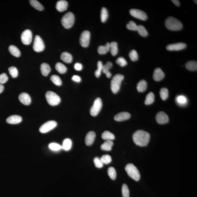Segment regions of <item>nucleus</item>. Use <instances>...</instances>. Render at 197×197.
<instances>
[{
  "label": "nucleus",
  "instance_id": "obj_15",
  "mask_svg": "<svg viewBox=\"0 0 197 197\" xmlns=\"http://www.w3.org/2000/svg\"><path fill=\"white\" fill-rule=\"evenodd\" d=\"M19 99L22 103L25 105H29L31 102V98L30 96L25 92L20 94Z\"/></svg>",
  "mask_w": 197,
  "mask_h": 197
},
{
  "label": "nucleus",
  "instance_id": "obj_27",
  "mask_svg": "<svg viewBox=\"0 0 197 197\" xmlns=\"http://www.w3.org/2000/svg\"><path fill=\"white\" fill-rule=\"evenodd\" d=\"M8 50L11 54L16 57H20L21 55V52L19 49L14 45H11L8 48Z\"/></svg>",
  "mask_w": 197,
  "mask_h": 197
},
{
  "label": "nucleus",
  "instance_id": "obj_10",
  "mask_svg": "<svg viewBox=\"0 0 197 197\" xmlns=\"http://www.w3.org/2000/svg\"><path fill=\"white\" fill-rule=\"evenodd\" d=\"M90 33L88 30H85L81 34L80 38V43L82 47L86 48L89 45Z\"/></svg>",
  "mask_w": 197,
  "mask_h": 197
},
{
  "label": "nucleus",
  "instance_id": "obj_44",
  "mask_svg": "<svg viewBox=\"0 0 197 197\" xmlns=\"http://www.w3.org/2000/svg\"><path fill=\"white\" fill-rule=\"evenodd\" d=\"M122 194L123 197H129V190L128 186L126 184H124L122 187Z\"/></svg>",
  "mask_w": 197,
  "mask_h": 197
},
{
  "label": "nucleus",
  "instance_id": "obj_3",
  "mask_svg": "<svg viewBox=\"0 0 197 197\" xmlns=\"http://www.w3.org/2000/svg\"><path fill=\"white\" fill-rule=\"evenodd\" d=\"M125 170L130 177L136 181L140 179V174L137 167L132 163H129L125 167Z\"/></svg>",
  "mask_w": 197,
  "mask_h": 197
},
{
  "label": "nucleus",
  "instance_id": "obj_20",
  "mask_svg": "<svg viewBox=\"0 0 197 197\" xmlns=\"http://www.w3.org/2000/svg\"><path fill=\"white\" fill-rule=\"evenodd\" d=\"M68 3L66 1L61 0L58 1L56 4V9L60 12H63L67 9Z\"/></svg>",
  "mask_w": 197,
  "mask_h": 197
},
{
  "label": "nucleus",
  "instance_id": "obj_55",
  "mask_svg": "<svg viewBox=\"0 0 197 197\" xmlns=\"http://www.w3.org/2000/svg\"><path fill=\"white\" fill-rule=\"evenodd\" d=\"M194 1V2H195V3H196V4H197V1Z\"/></svg>",
  "mask_w": 197,
  "mask_h": 197
},
{
  "label": "nucleus",
  "instance_id": "obj_2",
  "mask_svg": "<svg viewBox=\"0 0 197 197\" xmlns=\"http://www.w3.org/2000/svg\"><path fill=\"white\" fill-rule=\"evenodd\" d=\"M165 26L166 28L172 31H178L183 27L182 23L174 17H169L165 21Z\"/></svg>",
  "mask_w": 197,
  "mask_h": 197
},
{
  "label": "nucleus",
  "instance_id": "obj_5",
  "mask_svg": "<svg viewBox=\"0 0 197 197\" xmlns=\"http://www.w3.org/2000/svg\"><path fill=\"white\" fill-rule=\"evenodd\" d=\"M75 20V16L73 13L68 12L62 17L61 21L62 25L65 28H70L74 24Z\"/></svg>",
  "mask_w": 197,
  "mask_h": 197
},
{
  "label": "nucleus",
  "instance_id": "obj_21",
  "mask_svg": "<svg viewBox=\"0 0 197 197\" xmlns=\"http://www.w3.org/2000/svg\"><path fill=\"white\" fill-rule=\"evenodd\" d=\"M112 64L111 62H108L106 64L103 66L102 72L106 75L107 78H110L111 76V73L109 70L112 68Z\"/></svg>",
  "mask_w": 197,
  "mask_h": 197
},
{
  "label": "nucleus",
  "instance_id": "obj_35",
  "mask_svg": "<svg viewBox=\"0 0 197 197\" xmlns=\"http://www.w3.org/2000/svg\"><path fill=\"white\" fill-rule=\"evenodd\" d=\"M72 141L70 139H66L64 140L62 148L66 150H70L72 146Z\"/></svg>",
  "mask_w": 197,
  "mask_h": 197
},
{
  "label": "nucleus",
  "instance_id": "obj_51",
  "mask_svg": "<svg viewBox=\"0 0 197 197\" xmlns=\"http://www.w3.org/2000/svg\"><path fill=\"white\" fill-rule=\"evenodd\" d=\"M75 69L77 71H80L82 70V66L80 63H77L74 66Z\"/></svg>",
  "mask_w": 197,
  "mask_h": 197
},
{
  "label": "nucleus",
  "instance_id": "obj_26",
  "mask_svg": "<svg viewBox=\"0 0 197 197\" xmlns=\"http://www.w3.org/2000/svg\"><path fill=\"white\" fill-rule=\"evenodd\" d=\"M185 67L187 70L189 71H196L197 62L195 61H190L187 62L185 64Z\"/></svg>",
  "mask_w": 197,
  "mask_h": 197
},
{
  "label": "nucleus",
  "instance_id": "obj_19",
  "mask_svg": "<svg viewBox=\"0 0 197 197\" xmlns=\"http://www.w3.org/2000/svg\"><path fill=\"white\" fill-rule=\"evenodd\" d=\"M22 121V118L20 115H13L8 117L7 119L6 122L11 124H18Z\"/></svg>",
  "mask_w": 197,
  "mask_h": 197
},
{
  "label": "nucleus",
  "instance_id": "obj_34",
  "mask_svg": "<svg viewBox=\"0 0 197 197\" xmlns=\"http://www.w3.org/2000/svg\"><path fill=\"white\" fill-rule=\"evenodd\" d=\"M137 31L138 32L140 35L143 37H145L148 36V33L144 26L142 25H138Z\"/></svg>",
  "mask_w": 197,
  "mask_h": 197
},
{
  "label": "nucleus",
  "instance_id": "obj_39",
  "mask_svg": "<svg viewBox=\"0 0 197 197\" xmlns=\"http://www.w3.org/2000/svg\"><path fill=\"white\" fill-rule=\"evenodd\" d=\"M108 173L110 178L111 179L113 180H114L116 178V171L115 169L114 168L111 167L108 168Z\"/></svg>",
  "mask_w": 197,
  "mask_h": 197
},
{
  "label": "nucleus",
  "instance_id": "obj_18",
  "mask_svg": "<svg viewBox=\"0 0 197 197\" xmlns=\"http://www.w3.org/2000/svg\"><path fill=\"white\" fill-rule=\"evenodd\" d=\"M96 137L95 133L94 131L89 132L87 134L85 138V143L87 146H91L94 143Z\"/></svg>",
  "mask_w": 197,
  "mask_h": 197
},
{
  "label": "nucleus",
  "instance_id": "obj_49",
  "mask_svg": "<svg viewBox=\"0 0 197 197\" xmlns=\"http://www.w3.org/2000/svg\"><path fill=\"white\" fill-rule=\"evenodd\" d=\"M116 63L121 66H124L127 64V62L124 57H120L117 59Z\"/></svg>",
  "mask_w": 197,
  "mask_h": 197
},
{
  "label": "nucleus",
  "instance_id": "obj_6",
  "mask_svg": "<svg viewBox=\"0 0 197 197\" xmlns=\"http://www.w3.org/2000/svg\"><path fill=\"white\" fill-rule=\"evenodd\" d=\"M45 96L48 103L52 106L59 105L61 102L60 97L52 91H48L46 93Z\"/></svg>",
  "mask_w": 197,
  "mask_h": 197
},
{
  "label": "nucleus",
  "instance_id": "obj_17",
  "mask_svg": "<svg viewBox=\"0 0 197 197\" xmlns=\"http://www.w3.org/2000/svg\"><path fill=\"white\" fill-rule=\"evenodd\" d=\"M131 115L129 112H124L119 113L114 117V119L117 121H122L129 119Z\"/></svg>",
  "mask_w": 197,
  "mask_h": 197
},
{
  "label": "nucleus",
  "instance_id": "obj_7",
  "mask_svg": "<svg viewBox=\"0 0 197 197\" xmlns=\"http://www.w3.org/2000/svg\"><path fill=\"white\" fill-rule=\"evenodd\" d=\"M102 107V100L99 98H96L94 101L93 105L91 108L90 114L92 116H96L101 110Z\"/></svg>",
  "mask_w": 197,
  "mask_h": 197
},
{
  "label": "nucleus",
  "instance_id": "obj_36",
  "mask_svg": "<svg viewBox=\"0 0 197 197\" xmlns=\"http://www.w3.org/2000/svg\"><path fill=\"white\" fill-rule=\"evenodd\" d=\"M161 98L163 100H166L169 96L168 90L166 88H162L160 91Z\"/></svg>",
  "mask_w": 197,
  "mask_h": 197
},
{
  "label": "nucleus",
  "instance_id": "obj_8",
  "mask_svg": "<svg viewBox=\"0 0 197 197\" xmlns=\"http://www.w3.org/2000/svg\"><path fill=\"white\" fill-rule=\"evenodd\" d=\"M45 47L44 43L41 38L38 35L36 36L33 43V50L37 52H40L44 50Z\"/></svg>",
  "mask_w": 197,
  "mask_h": 197
},
{
  "label": "nucleus",
  "instance_id": "obj_31",
  "mask_svg": "<svg viewBox=\"0 0 197 197\" xmlns=\"http://www.w3.org/2000/svg\"><path fill=\"white\" fill-rule=\"evenodd\" d=\"M55 68L56 70L61 74L64 73L67 71V68L66 67V66L61 63H56Z\"/></svg>",
  "mask_w": 197,
  "mask_h": 197
},
{
  "label": "nucleus",
  "instance_id": "obj_50",
  "mask_svg": "<svg viewBox=\"0 0 197 197\" xmlns=\"http://www.w3.org/2000/svg\"><path fill=\"white\" fill-rule=\"evenodd\" d=\"M8 80V77L6 74L3 73L0 75V85L6 83Z\"/></svg>",
  "mask_w": 197,
  "mask_h": 197
},
{
  "label": "nucleus",
  "instance_id": "obj_16",
  "mask_svg": "<svg viewBox=\"0 0 197 197\" xmlns=\"http://www.w3.org/2000/svg\"><path fill=\"white\" fill-rule=\"evenodd\" d=\"M165 73L160 68H158L155 69L153 73V78L154 80L160 81L165 77Z\"/></svg>",
  "mask_w": 197,
  "mask_h": 197
},
{
  "label": "nucleus",
  "instance_id": "obj_54",
  "mask_svg": "<svg viewBox=\"0 0 197 197\" xmlns=\"http://www.w3.org/2000/svg\"><path fill=\"white\" fill-rule=\"evenodd\" d=\"M4 89V87L2 85H0V94L2 93Z\"/></svg>",
  "mask_w": 197,
  "mask_h": 197
},
{
  "label": "nucleus",
  "instance_id": "obj_4",
  "mask_svg": "<svg viewBox=\"0 0 197 197\" xmlns=\"http://www.w3.org/2000/svg\"><path fill=\"white\" fill-rule=\"evenodd\" d=\"M124 76L121 74L116 75L111 80V88L114 94H116L119 91L121 82L124 79Z\"/></svg>",
  "mask_w": 197,
  "mask_h": 197
},
{
  "label": "nucleus",
  "instance_id": "obj_48",
  "mask_svg": "<svg viewBox=\"0 0 197 197\" xmlns=\"http://www.w3.org/2000/svg\"><path fill=\"white\" fill-rule=\"evenodd\" d=\"M94 163L95 166L97 168H101L103 166V163H102L101 159L98 157H95L94 159Z\"/></svg>",
  "mask_w": 197,
  "mask_h": 197
},
{
  "label": "nucleus",
  "instance_id": "obj_30",
  "mask_svg": "<svg viewBox=\"0 0 197 197\" xmlns=\"http://www.w3.org/2000/svg\"><path fill=\"white\" fill-rule=\"evenodd\" d=\"M154 101V95L152 92H150L146 97L145 103L146 105H151Z\"/></svg>",
  "mask_w": 197,
  "mask_h": 197
},
{
  "label": "nucleus",
  "instance_id": "obj_47",
  "mask_svg": "<svg viewBox=\"0 0 197 197\" xmlns=\"http://www.w3.org/2000/svg\"><path fill=\"white\" fill-rule=\"evenodd\" d=\"M177 102L180 105H184L187 103V99L185 96L183 95H180L176 98Z\"/></svg>",
  "mask_w": 197,
  "mask_h": 197
},
{
  "label": "nucleus",
  "instance_id": "obj_32",
  "mask_svg": "<svg viewBox=\"0 0 197 197\" xmlns=\"http://www.w3.org/2000/svg\"><path fill=\"white\" fill-rule=\"evenodd\" d=\"M102 137L103 140H112L115 138L114 135L110 132L108 131L104 132L102 134Z\"/></svg>",
  "mask_w": 197,
  "mask_h": 197
},
{
  "label": "nucleus",
  "instance_id": "obj_41",
  "mask_svg": "<svg viewBox=\"0 0 197 197\" xmlns=\"http://www.w3.org/2000/svg\"><path fill=\"white\" fill-rule=\"evenodd\" d=\"M100 159L103 164H108L112 161V159L111 156L108 154L103 156Z\"/></svg>",
  "mask_w": 197,
  "mask_h": 197
},
{
  "label": "nucleus",
  "instance_id": "obj_1",
  "mask_svg": "<svg viewBox=\"0 0 197 197\" xmlns=\"http://www.w3.org/2000/svg\"><path fill=\"white\" fill-rule=\"evenodd\" d=\"M150 138V134L143 130H137L133 136V140L135 143L140 146H147L149 142Z\"/></svg>",
  "mask_w": 197,
  "mask_h": 197
},
{
  "label": "nucleus",
  "instance_id": "obj_37",
  "mask_svg": "<svg viewBox=\"0 0 197 197\" xmlns=\"http://www.w3.org/2000/svg\"><path fill=\"white\" fill-rule=\"evenodd\" d=\"M101 20L102 22H105L108 17V11L105 8H103L101 10Z\"/></svg>",
  "mask_w": 197,
  "mask_h": 197
},
{
  "label": "nucleus",
  "instance_id": "obj_43",
  "mask_svg": "<svg viewBox=\"0 0 197 197\" xmlns=\"http://www.w3.org/2000/svg\"><path fill=\"white\" fill-rule=\"evenodd\" d=\"M129 56L131 60L133 61H136L138 60V55L136 50H131L129 54Z\"/></svg>",
  "mask_w": 197,
  "mask_h": 197
},
{
  "label": "nucleus",
  "instance_id": "obj_40",
  "mask_svg": "<svg viewBox=\"0 0 197 197\" xmlns=\"http://www.w3.org/2000/svg\"><path fill=\"white\" fill-rule=\"evenodd\" d=\"M98 68L95 71V74L97 78H99L101 76V72H102L103 65L102 62L101 61H98Z\"/></svg>",
  "mask_w": 197,
  "mask_h": 197
},
{
  "label": "nucleus",
  "instance_id": "obj_33",
  "mask_svg": "<svg viewBox=\"0 0 197 197\" xmlns=\"http://www.w3.org/2000/svg\"><path fill=\"white\" fill-rule=\"evenodd\" d=\"M30 5L39 11H43V7L41 4L38 1L36 0H30L29 1Z\"/></svg>",
  "mask_w": 197,
  "mask_h": 197
},
{
  "label": "nucleus",
  "instance_id": "obj_9",
  "mask_svg": "<svg viewBox=\"0 0 197 197\" xmlns=\"http://www.w3.org/2000/svg\"><path fill=\"white\" fill-rule=\"evenodd\" d=\"M57 125V123L55 121H47L40 127L39 131L42 133H48L54 129Z\"/></svg>",
  "mask_w": 197,
  "mask_h": 197
},
{
  "label": "nucleus",
  "instance_id": "obj_38",
  "mask_svg": "<svg viewBox=\"0 0 197 197\" xmlns=\"http://www.w3.org/2000/svg\"><path fill=\"white\" fill-rule=\"evenodd\" d=\"M50 80L55 85L57 86H60L62 85V81L59 76L56 75H53L50 78Z\"/></svg>",
  "mask_w": 197,
  "mask_h": 197
},
{
  "label": "nucleus",
  "instance_id": "obj_13",
  "mask_svg": "<svg viewBox=\"0 0 197 197\" xmlns=\"http://www.w3.org/2000/svg\"><path fill=\"white\" fill-rule=\"evenodd\" d=\"M186 47L187 45L185 43H180L168 45L166 47V49L169 51H178L183 50Z\"/></svg>",
  "mask_w": 197,
  "mask_h": 197
},
{
  "label": "nucleus",
  "instance_id": "obj_52",
  "mask_svg": "<svg viewBox=\"0 0 197 197\" xmlns=\"http://www.w3.org/2000/svg\"><path fill=\"white\" fill-rule=\"evenodd\" d=\"M72 80L77 82H79L81 81V78L79 76L74 75L72 78Z\"/></svg>",
  "mask_w": 197,
  "mask_h": 197
},
{
  "label": "nucleus",
  "instance_id": "obj_24",
  "mask_svg": "<svg viewBox=\"0 0 197 197\" xmlns=\"http://www.w3.org/2000/svg\"><path fill=\"white\" fill-rule=\"evenodd\" d=\"M113 144L112 140H106L103 144L101 145V149L105 151H110Z\"/></svg>",
  "mask_w": 197,
  "mask_h": 197
},
{
  "label": "nucleus",
  "instance_id": "obj_22",
  "mask_svg": "<svg viewBox=\"0 0 197 197\" xmlns=\"http://www.w3.org/2000/svg\"><path fill=\"white\" fill-rule=\"evenodd\" d=\"M41 71L42 74L44 76H47L51 71V68L48 64L43 63L41 66Z\"/></svg>",
  "mask_w": 197,
  "mask_h": 197
},
{
  "label": "nucleus",
  "instance_id": "obj_29",
  "mask_svg": "<svg viewBox=\"0 0 197 197\" xmlns=\"http://www.w3.org/2000/svg\"><path fill=\"white\" fill-rule=\"evenodd\" d=\"M110 50L112 56L116 55L118 52V43L117 42H112L110 43Z\"/></svg>",
  "mask_w": 197,
  "mask_h": 197
},
{
  "label": "nucleus",
  "instance_id": "obj_25",
  "mask_svg": "<svg viewBox=\"0 0 197 197\" xmlns=\"http://www.w3.org/2000/svg\"><path fill=\"white\" fill-rule=\"evenodd\" d=\"M110 50V43H108L104 46L101 45L98 47V52L101 54H106Z\"/></svg>",
  "mask_w": 197,
  "mask_h": 197
},
{
  "label": "nucleus",
  "instance_id": "obj_46",
  "mask_svg": "<svg viewBox=\"0 0 197 197\" xmlns=\"http://www.w3.org/2000/svg\"><path fill=\"white\" fill-rule=\"evenodd\" d=\"M49 147L50 149L53 151H58L62 149V146L57 143H53L49 145Z\"/></svg>",
  "mask_w": 197,
  "mask_h": 197
},
{
  "label": "nucleus",
  "instance_id": "obj_14",
  "mask_svg": "<svg viewBox=\"0 0 197 197\" xmlns=\"http://www.w3.org/2000/svg\"><path fill=\"white\" fill-rule=\"evenodd\" d=\"M156 120L159 124H165L168 122L169 117L166 113L160 111L156 115Z\"/></svg>",
  "mask_w": 197,
  "mask_h": 197
},
{
  "label": "nucleus",
  "instance_id": "obj_11",
  "mask_svg": "<svg viewBox=\"0 0 197 197\" xmlns=\"http://www.w3.org/2000/svg\"><path fill=\"white\" fill-rule=\"evenodd\" d=\"M21 40L24 44L29 45L32 40V33L31 30L29 29L24 30L21 34Z\"/></svg>",
  "mask_w": 197,
  "mask_h": 197
},
{
  "label": "nucleus",
  "instance_id": "obj_28",
  "mask_svg": "<svg viewBox=\"0 0 197 197\" xmlns=\"http://www.w3.org/2000/svg\"><path fill=\"white\" fill-rule=\"evenodd\" d=\"M147 87V83L145 80H141L138 83L137 88L139 92H143L146 90Z\"/></svg>",
  "mask_w": 197,
  "mask_h": 197
},
{
  "label": "nucleus",
  "instance_id": "obj_53",
  "mask_svg": "<svg viewBox=\"0 0 197 197\" xmlns=\"http://www.w3.org/2000/svg\"><path fill=\"white\" fill-rule=\"evenodd\" d=\"M171 1L176 6H179L180 5V3L179 1H178V0H173V1Z\"/></svg>",
  "mask_w": 197,
  "mask_h": 197
},
{
  "label": "nucleus",
  "instance_id": "obj_23",
  "mask_svg": "<svg viewBox=\"0 0 197 197\" xmlns=\"http://www.w3.org/2000/svg\"><path fill=\"white\" fill-rule=\"evenodd\" d=\"M61 59L65 63H70L72 61V55L67 52H64L62 53L61 55Z\"/></svg>",
  "mask_w": 197,
  "mask_h": 197
},
{
  "label": "nucleus",
  "instance_id": "obj_12",
  "mask_svg": "<svg viewBox=\"0 0 197 197\" xmlns=\"http://www.w3.org/2000/svg\"><path fill=\"white\" fill-rule=\"evenodd\" d=\"M130 13L133 17L139 20L145 21L147 18V14L141 10L132 9L130 10Z\"/></svg>",
  "mask_w": 197,
  "mask_h": 197
},
{
  "label": "nucleus",
  "instance_id": "obj_45",
  "mask_svg": "<svg viewBox=\"0 0 197 197\" xmlns=\"http://www.w3.org/2000/svg\"><path fill=\"white\" fill-rule=\"evenodd\" d=\"M138 25L134 21H131L127 24L126 27L128 29L133 31H137Z\"/></svg>",
  "mask_w": 197,
  "mask_h": 197
},
{
  "label": "nucleus",
  "instance_id": "obj_42",
  "mask_svg": "<svg viewBox=\"0 0 197 197\" xmlns=\"http://www.w3.org/2000/svg\"><path fill=\"white\" fill-rule=\"evenodd\" d=\"M10 75L13 78H17L18 76V71L16 68L14 66H11L8 68Z\"/></svg>",
  "mask_w": 197,
  "mask_h": 197
}]
</instances>
